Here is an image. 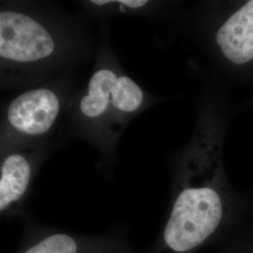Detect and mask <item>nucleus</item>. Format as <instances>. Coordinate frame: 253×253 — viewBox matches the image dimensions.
<instances>
[{
    "mask_svg": "<svg viewBox=\"0 0 253 253\" xmlns=\"http://www.w3.org/2000/svg\"><path fill=\"white\" fill-rule=\"evenodd\" d=\"M216 42L230 62L242 65L253 60V0L235 11L219 27Z\"/></svg>",
    "mask_w": 253,
    "mask_h": 253,
    "instance_id": "obj_5",
    "label": "nucleus"
},
{
    "mask_svg": "<svg viewBox=\"0 0 253 253\" xmlns=\"http://www.w3.org/2000/svg\"><path fill=\"white\" fill-rule=\"evenodd\" d=\"M59 113V100L53 91H28L13 100L7 117L11 126L29 135L43 134L53 126Z\"/></svg>",
    "mask_w": 253,
    "mask_h": 253,
    "instance_id": "obj_3",
    "label": "nucleus"
},
{
    "mask_svg": "<svg viewBox=\"0 0 253 253\" xmlns=\"http://www.w3.org/2000/svg\"><path fill=\"white\" fill-rule=\"evenodd\" d=\"M145 92L126 75H119L112 91V106L120 114L129 116L143 106Z\"/></svg>",
    "mask_w": 253,
    "mask_h": 253,
    "instance_id": "obj_8",
    "label": "nucleus"
},
{
    "mask_svg": "<svg viewBox=\"0 0 253 253\" xmlns=\"http://www.w3.org/2000/svg\"><path fill=\"white\" fill-rule=\"evenodd\" d=\"M54 40L44 27L26 14L0 11V56L33 62L54 52Z\"/></svg>",
    "mask_w": 253,
    "mask_h": 253,
    "instance_id": "obj_2",
    "label": "nucleus"
},
{
    "mask_svg": "<svg viewBox=\"0 0 253 253\" xmlns=\"http://www.w3.org/2000/svg\"><path fill=\"white\" fill-rule=\"evenodd\" d=\"M219 137L203 118L175 174L172 205L153 253H195L220 234L227 205Z\"/></svg>",
    "mask_w": 253,
    "mask_h": 253,
    "instance_id": "obj_1",
    "label": "nucleus"
},
{
    "mask_svg": "<svg viewBox=\"0 0 253 253\" xmlns=\"http://www.w3.org/2000/svg\"><path fill=\"white\" fill-rule=\"evenodd\" d=\"M118 77V74L110 69H101L92 75L87 94L80 102L81 112L85 117L99 118L107 112L112 105V91Z\"/></svg>",
    "mask_w": 253,
    "mask_h": 253,
    "instance_id": "obj_7",
    "label": "nucleus"
},
{
    "mask_svg": "<svg viewBox=\"0 0 253 253\" xmlns=\"http://www.w3.org/2000/svg\"><path fill=\"white\" fill-rule=\"evenodd\" d=\"M32 176V168L25 157L12 154L0 166V215L24 197Z\"/></svg>",
    "mask_w": 253,
    "mask_h": 253,
    "instance_id": "obj_6",
    "label": "nucleus"
},
{
    "mask_svg": "<svg viewBox=\"0 0 253 253\" xmlns=\"http://www.w3.org/2000/svg\"><path fill=\"white\" fill-rule=\"evenodd\" d=\"M22 253H137L124 235L83 236L53 233L42 236Z\"/></svg>",
    "mask_w": 253,
    "mask_h": 253,
    "instance_id": "obj_4",
    "label": "nucleus"
}]
</instances>
